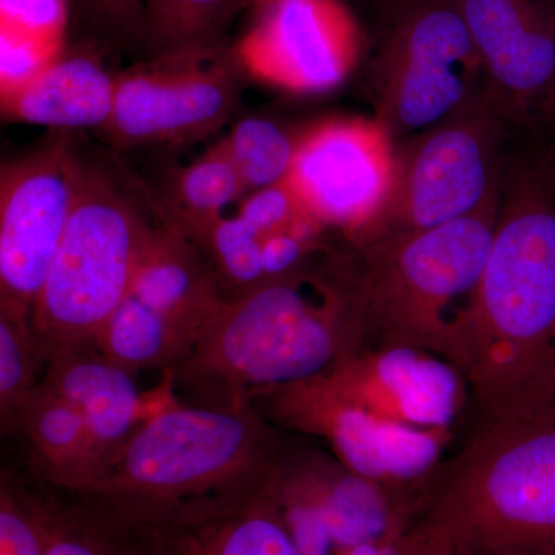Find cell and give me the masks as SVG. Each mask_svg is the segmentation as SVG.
Wrapping results in <instances>:
<instances>
[{"mask_svg": "<svg viewBox=\"0 0 555 555\" xmlns=\"http://www.w3.org/2000/svg\"><path fill=\"white\" fill-rule=\"evenodd\" d=\"M364 347L352 262L338 240L299 268L228 298L167 374L182 403L243 411Z\"/></svg>", "mask_w": 555, "mask_h": 555, "instance_id": "obj_1", "label": "cell"}, {"mask_svg": "<svg viewBox=\"0 0 555 555\" xmlns=\"http://www.w3.org/2000/svg\"><path fill=\"white\" fill-rule=\"evenodd\" d=\"M462 374L477 420L555 408V184L542 158L503 171Z\"/></svg>", "mask_w": 555, "mask_h": 555, "instance_id": "obj_2", "label": "cell"}, {"mask_svg": "<svg viewBox=\"0 0 555 555\" xmlns=\"http://www.w3.org/2000/svg\"><path fill=\"white\" fill-rule=\"evenodd\" d=\"M288 449L257 406L228 411L177 400L139 427L100 476L69 495L134 528L185 524L264 491Z\"/></svg>", "mask_w": 555, "mask_h": 555, "instance_id": "obj_3", "label": "cell"}, {"mask_svg": "<svg viewBox=\"0 0 555 555\" xmlns=\"http://www.w3.org/2000/svg\"><path fill=\"white\" fill-rule=\"evenodd\" d=\"M404 535L423 555L555 553V408L478 420Z\"/></svg>", "mask_w": 555, "mask_h": 555, "instance_id": "obj_4", "label": "cell"}, {"mask_svg": "<svg viewBox=\"0 0 555 555\" xmlns=\"http://www.w3.org/2000/svg\"><path fill=\"white\" fill-rule=\"evenodd\" d=\"M500 193L476 214L438 228L346 243L363 309L364 349L426 350L462 372Z\"/></svg>", "mask_w": 555, "mask_h": 555, "instance_id": "obj_5", "label": "cell"}, {"mask_svg": "<svg viewBox=\"0 0 555 555\" xmlns=\"http://www.w3.org/2000/svg\"><path fill=\"white\" fill-rule=\"evenodd\" d=\"M152 228L118 179L80 159L67 229L31 309L46 366L64 353L94 349L102 327L129 294Z\"/></svg>", "mask_w": 555, "mask_h": 555, "instance_id": "obj_6", "label": "cell"}, {"mask_svg": "<svg viewBox=\"0 0 555 555\" xmlns=\"http://www.w3.org/2000/svg\"><path fill=\"white\" fill-rule=\"evenodd\" d=\"M371 89L375 118L397 142L478 105L503 109L454 0L393 7L372 62Z\"/></svg>", "mask_w": 555, "mask_h": 555, "instance_id": "obj_7", "label": "cell"}, {"mask_svg": "<svg viewBox=\"0 0 555 555\" xmlns=\"http://www.w3.org/2000/svg\"><path fill=\"white\" fill-rule=\"evenodd\" d=\"M509 124L499 105L485 104L397 142L396 189L367 241L448 224L499 195Z\"/></svg>", "mask_w": 555, "mask_h": 555, "instance_id": "obj_8", "label": "cell"}, {"mask_svg": "<svg viewBox=\"0 0 555 555\" xmlns=\"http://www.w3.org/2000/svg\"><path fill=\"white\" fill-rule=\"evenodd\" d=\"M261 404L273 425L323 438L350 473L408 500L416 514L454 437L371 414L317 378L273 390Z\"/></svg>", "mask_w": 555, "mask_h": 555, "instance_id": "obj_9", "label": "cell"}, {"mask_svg": "<svg viewBox=\"0 0 555 555\" xmlns=\"http://www.w3.org/2000/svg\"><path fill=\"white\" fill-rule=\"evenodd\" d=\"M397 182V141L385 124L332 116L298 133L286 184L339 240L366 243L385 217Z\"/></svg>", "mask_w": 555, "mask_h": 555, "instance_id": "obj_10", "label": "cell"}, {"mask_svg": "<svg viewBox=\"0 0 555 555\" xmlns=\"http://www.w3.org/2000/svg\"><path fill=\"white\" fill-rule=\"evenodd\" d=\"M241 75L233 50L222 43L156 56L147 67L116 76L115 107L104 130L122 147L206 137L238 108Z\"/></svg>", "mask_w": 555, "mask_h": 555, "instance_id": "obj_11", "label": "cell"}, {"mask_svg": "<svg viewBox=\"0 0 555 555\" xmlns=\"http://www.w3.org/2000/svg\"><path fill=\"white\" fill-rule=\"evenodd\" d=\"M80 158L65 131L0 173V310L31 317L67 229Z\"/></svg>", "mask_w": 555, "mask_h": 555, "instance_id": "obj_12", "label": "cell"}, {"mask_svg": "<svg viewBox=\"0 0 555 555\" xmlns=\"http://www.w3.org/2000/svg\"><path fill=\"white\" fill-rule=\"evenodd\" d=\"M250 9L233 54L251 79L310 96L338 89L360 65L366 38L343 0H254Z\"/></svg>", "mask_w": 555, "mask_h": 555, "instance_id": "obj_13", "label": "cell"}, {"mask_svg": "<svg viewBox=\"0 0 555 555\" xmlns=\"http://www.w3.org/2000/svg\"><path fill=\"white\" fill-rule=\"evenodd\" d=\"M313 378L371 414L420 429L454 433L469 401L459 367L412 347L364 349Z\"/></svg>", "mask_w": 555, "mask_h": 555, "instance_id": "obj_14", "label": "cell"}, {"mask_svg": "<svg viewBox=\"0 0 555 555\" xmlns=\"http://www.w3.org/2000/svg\"><path fill=\"white\" fill-rule=\"evenodd\" d=\"M511 124L534 122L555 82L554 0H454Z\"/></svg>", "mask_w": 555, "mask_h": 555, "instance_id": "obj_15", "label": "cell"}, {"mask_svg": "<svg viewBox=\"0 0 555 555\" xmlns=\"http://www.w3.org/2000/svg\"><path fill=\"white\" fill-rule=\"evenodd\" d=\"M46 371L42 382L86 418L104 467L139 427L178 400L169 374H164L166 382L155 392H141L133 372L96 349L53 358Z\"/></svg>", "mask_w": 555, "mask_h": 555, "instance_id": "obj_16", "label": "cell"}, {"mask_svg": "<svg viewBox=\"0 0 555 555\" xmlns=\"http://www.w3.org/2000/svg\"><path fill=\"white\" fill-rule=\"evenodd\" d=\"M129 294L178 328L190 349L228 301L206 250L163 221L150 230Z\"/></svg>", "mask_w": 555, "mask_h": 555, "instance_id": "obj_17", "label": "cell"}, {"mask_svg": "<svg viewBox=\"0 0 555 555\" xmlns=\"http://www.w3.org/2000/svg\"><path fill=\"white\" fill-rule=\"evenodd\" d=\"M278 474L269 488L232 509L185 524L130 528L145 555H302L278 496Z\"/></svg>", "mask_w": 555, "mask_h": 555, "instance_id": "obj_18", "label": "cell"}, {"mask_svg": "<svg viewBox=\"0 0 555 555\" xmlns=\"http://www.w3.org/2000/svg\"><path fill=\"white\" fill-rule=\"evenodd\" d=\"M116 76L90 50L62 53L42 75L2 100L3 115L51 130L102 129L115 107Z\"/></svg>", "mask_w": 555, "mask_h": 555, "instance_id": "obj_19", "label": "cell"}, {"mask_svg": "<svg viewBox=\"0 0 555 555\" xmlns=\"http://www.w3.org/2000/svg\"><path fill=\"white\" fill-rule=\"evenodd\" d=\"M25 438L30 476L60 492H78L100 476L104 463L79 409L40 382L16 418Z\"/></svg>", "mask_w": 555, "mask_h": 555, "instance_id": "obj_20", "label": "cell"}, {"mask_svg": "<svg viewBox=\"0 0 555 555\" xmlns=\"http://www.w3.org/2000/svg\"><path fill=\"white\" fill-rule=\"evenodd\" d=\"M246 195L238 171L218 142L175 173L160 221L203 247L214 225L228 215V208Z\"/></svg>", "mask_w": 555, "mask_h": 555, "instance_id": "obj_21", "label": "cell"}, {"mask_svg": "<svg viewBox=\"0 0 555 555\" xmlns=\"http://www.w3.org/2000/svg\"><path fill=\"white\" fill-rule=\"evenodd\" d=\"M94 349L134 375L147 369L167 374L188 356L190 343L169 321L127 294L102 327Z\"/></svg>", "mask_w": 555, "mask_h": 555, "instance_id": "obj_22", "label": "cell"}, {"mask_svg": "<svg viewBox=\"0 0 555 555\" xmlns=\"http://www.w3.org/2000/svg\"><path fill=\"white\" fill-rule=\"evenodd\" d=\"M254 0H145L144 43L155 56L221 46L232 21Z\"/></svg>", "mask_w": 555, "mask_h": 555, "instance_id": "obj_23", "label": "cell"}, {"mask_svg": "<svg viewBox=\"0 0 555 555\" xmlns=\"http://www.w3.org/2000/svg\"><path fill=\"white\" fill-rule=\"evenodd\" d=\"M51 491L46 555H145L133 528L86 500L62 492L65 500Z\"/></svg>", "mask_w": 555, "mask_h": 555, "instance_id": "obj_24", "label": "cell"}, {"mask_svg": "<svg viewBox=\"0 0 555 555\" xmlns=\"http://www.w3.org/2000/svg\"><path fill=\"white\" fill-rule=\"evenodd\" d=\"M297 141L298 133H291L280 124L261 116H248L238 120L219 142L238 171L248 195L286 181Z\"/></svg>", "mask_w": 555, "mask_h": 555, "instance_id": "obj_25", "label": "cell"}, {"mask_svg": "<svg viewBox=\"0 0 555 555\" xmlns=\"http://www.w3.org/2000/svg\"><path fill=\"white\" fill-rule=\"evenodd\" d=\"M46 366L30 317L0 310V418L3 433H13L17 415L42 379Z\"/></svg>", "mask_w": 555, "mask_h": 555, "instance_id": "obj_26", "label": "cell"}, {"mask_svg": "<svg viewBox=\"0 0 555 555\" xmlns=\"http://www.w3.org/2000/svg\"><path fill=\"white\" fill-rule=\"evenodd\" d=\"M3 470L0 477V555H46L51 488Z\"/></svg>", "mask_w": 555, "mask_h": 555, "instance_id": "obj_27", "label": "cell"}, {"mask_svg": "<svg viewBox=\"0 0 555 555\" xmlns=\"http://www.w3.org/2000/svg\"><path fill=\"white\" fill-rule=\"evenodd\" d=\"M203 248L228 298L266 281L262 240L238 214L219 219Z\"/></svg>", "mask_w": 555, "mask_h": 555, "instance_id": "obj_28", "label": "cell"}, {"mask_svg": "<svg viewBox=\"0 0 555 555\" xmlns=\"http://www.w3.org/2000/svg\"><path fill=\"white\" fill-rule=\"evenodd\" d=\"M236 214L258 233L262 246L272 236L317 221L288 189L286 181L248 193L241 199Z\"/></svg>", "mask_w": 555, "mask_h": 555, "instance_id": "obj_29", "label": "cell"}, {"mask_svg": "<svg viewBox=\"0 0 555 555\" xmlns=\"http://www.w3.org/2000/svg\"><path fill=\"white\" fill-rule=\"evenodd\" d=\"M62 43L9 30L0 35V98L13 96L42 75L61 54Z\"/></svg>", "mask_w": 555, "mask_h": 555, "instance_id": "obj_30", "label": "cell"}, {"mask_svg": "<svg viewBox=\"0 0 555 555\" xmlns=\"http://www.w3.org/2000/svg\"><path fill=\"white\" fill-rule=\"evenodd\" d=\"M2 30L62 43L68 22L67 0H0Z\"/></svg>", "mask_w": 555, "mask_h": 555, "instance_id": "obj_31", "label": "cell"}, {"mask_svg": "<svg viewBox=\"0 0 555 555\" xmlns=\"http://www.w3.org/2000/svg\"><path fill=\"white\" fill-rule=\"evenodd\" d=\"M94 24L134 40L145 38V0H79Z\"/></svg>", "mask_w": 555, "mask_h": 555, "instance_id": "obj_32", "label": "cell"}, {"mask_svg": "<svg viewBox=\"0 0 555 555\" xmlns=\"http://www.w3.org/2000/svg\"><path fill=\"white\" fill-rule=\"evenodd\" d=\"M534 122L542 126L547 131V134L553 138V142H555V82L553 89L547 93L545 101L540 105Z\"/></svg>", "mask_w": 555, "mask_h": 555, "instance_id": "obj_33", "label": "cell"}, {"mask_svg": "<svg viewBox=\"0 0 555 555\" xmlns=\"http://www.w3.org/2000/svg\"><path fill=\"white\" fill-rule=\"evenodd\" d=\"M543 164H545L547 173L553 178L555 184V142L551 144L550 150H547L546 155L542 158Z\"/></svg>", "mask_w": 555, "mask_h": 555, "instance_id": "obj_34", "label": "cell"}, {"mask_svg": "<svg viewBox=\"0 0 555 555\" xmlns=\"http://www.w3.org/2000/svg\"><path fill=\"white\" fill-rule=\"evenodd\" d=\"M486 555H555V553H503V554H486Z\"/></svg>", "mask_w": 555, "mask_h": 555, "instance_id": "obj_35", "label": "cell"}]
</instances>
